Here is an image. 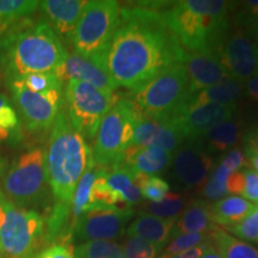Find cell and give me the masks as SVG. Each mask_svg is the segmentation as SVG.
Listing matches in <instances>:
<instances>
[{
	"mask_svg": "<svg viewBox=\"0 0 258 258\" xmlns=\"http://www.w3.org/2000/svg\"><path fill=\"white\" fill-rule=\"evenodd\" d=\"M92 163V150L62 109L51 127L44 151L48 184L55 205L71 208L77 184Z\"/></svg>",
	"mask_w": 258,
	"mask_h": 258,
	"instance_id": "3",
	"label": "cell"
},
{
	"mask_svg": "<svg viewBox=\"0 0 258 258\" xmlns=\"http://www.w3.org/2000/svg\"><path fill=\"white\" fill-rule=\"evenodd\" d=\"M252 36L258 43V22L256 24L252 25Z\"/></svg>",
	"mask_w": 258,
	"mask_h": 258,
	"instance_id": "49",
	"label": "cell"
},
{
	"mask_svg": "<svg viewBox=\"0 0 258 258\" xmlns=\"http://www.w3.org/2000/svg\"><path fill=\"white\" fill-rule=\"evenodd\" d=\"M237 114V104L207 103L202 105H189L178 115L173 116L182 128L185 139L198 140L209 129L222 122L232 120Z\"/></svg>",
	"mask_w": 258,
	"mask_h": 258,
	"instance_id": "15",
	"label": "cell"
},
{
	"mask_svg": "<svg viewBox=\"0 0 258 258\" xmlns=\"http://www.w3.org/2000/svg\"><path fill=\"white\" fill-rule=\"evenodd\" d=\"M55 74L62 84L79 80L108 93H114L118 88L106 71L105 57H85L74 50L67 54Z\"/></svg>",
	"mask_w": 258,
	"mask_h": 258,
	"instance_id": "14",
	"label": "cell"
},
{
	"mask_svg": "<svg viewBox=\"0 0 258 258\" xmlns=\"http://www.w3.org/2000/svg\"><path fill=\"white\" fill-rule=\"evenodd\" d=\"M48 186L44 150L34 147L12 161L4 173L2 192L16 206L29 209L44 199Z\"/></svg>",
	"mask_w": 258,
	"mask_h": 258,
	"instance_id": "9",
	"label": "cell"
},
{
	"mask_svg": "<svg viewBox=\"0 0 258 258\" xmlns=\"http://www.w3.org/2000/svg\"><path fill=\"white\" fill-rule=\"evenodd\" d=\"M99 173V167L92 163L89 166V169L85 171L79 183L77 184V188L74 190L72 202H71V225L73 227L78 219L82 217L84 213L93 209L91 201V189L93 183Z\"/></svg>",
	"mask_w": 258,
	"mask_h": 258,
	"instance_id": "27",
	"label": "cell"
},
{
	"mask_svg": "<svg viewBox=\"0 0 258 258\" xmlns=\"http://www.w3.org/2000/svg\"><path fill=\"white\" fill-rule=\"evenodd\" d=\"M76 258H124L123 247L112 240H91L74 249Z\"/></svg>",
	"mask_w": 258,
	"mask_h": 258,
	"instance_id": "30",
	"label": "cell"
},
{
	"mask_svg": "<svg viewBox=\"0 0 258 258\" xmlns=\"http://www.w3.org/2000/svg\"><path fill=\"white\" fill-rule=\"evenodd\" d=\"M62 41L44 21L0 38V67L6 80L32 73H55L67 56Z\"/></svg>",
	"mask_w": 258,
	"mask_h": 258,
	"instance_id": "2",
	"label": "cell"
},
{
	"mask_svg": "<svg viewBox=\"0 0 258 258\" xmlns=\"http://www.w3.org/2000/svg\"><path fill=\"white\" fill-rule=\"evenodd\" d=\"M209 239L222 258H258L256 247L233 237L219 226H214L209 232Z\"/></svg>",
	"mask_w": 258,
	"mask_h": 258,
	"instance_id": "25",
	"label": "cell"
},
{
	"mask_svg": "<svg viewBox=\"0 0 258 258\" xmlns=\"http://www.w3.org/2000/svg\"><path fill=\"white\" fill-rule=\"evenodd\" d=\"M244 188L241 196L251 203L258 205V175L250 167H244Z\"/></svg>",
	"mask_w": 258,
	"mask_h": 258,
	"instance_id": "38",
	"label": "cell"
},
{
	"mask_svg": "<svg viewBox=\"0 0 258 258\" xmlns=\"http://www.w3.org/2000/svg\"><path fill=\"white\" fill-rule=\"evenodd\" d=\"M182 64L188 76L191 96L230 78L214 53L185 51Z\"/></svg>",
	"mask_w": 258,
	"mask_h": 258,
	"instance_id": "17",
	"label": "cell"
},
{
	"mask_svg": "<svg viewBox=\"0 0 258 258\" xmlns=\"http://www.w3.org/2000/svg\"><path fill=\"white\" fill-rule=\"evenodd\" d=\"M120 4L115 0L86 3L73 35L74 51L85 57H105L120 24Z\"/></svg>",
	"mask_w": 258,
	"mask_h": 258,
	"instance_id": "6",
	"label": "cell"
},
{
	"mask_svg": "<svg viewBox=\"0 0 258 258\" xmlns=\"http://www.w3.org/2000/svg\"><path fill=\"white\" fill-rule=\"evenodd\" d=\"M201 140L212 152H225L234 147L240 139V125L237 121L228 120L209 129L202 135Z\"/></svg>",
	"mask_w": 258,
	"mask_h": 258,
	"instance_id": "28",
	"label": "cell"
},
{
	"mask_svg": "<svg viewBox=\"0 0 258 258\" xmlns=\"http://www.w3.org/2000/svg\"><path fill=\"white\" fill-rule=\"evenodd\" d=\"M172 161L177 180L188 189L205 184L213 169L211 156L195 140L180 146Z\"/></svg>",
	"mask_w": 258,
	"mask_h": 258,
	"instance_id": "16",
	"label": "cell"
},
{
	"mask_svg": "<svg viewBox=\"0 0 258 258\" xmlns=\"http://www.w3.org/2000/svg\"><path fill=\"white\" fill-rule=\"evenodd\" d=\"M123 252L124 258H158L161 249L140 238H128Z\"/></svg>",
	"mask_w": 258,
	"mask_h": 258,
	"instance_id": "36",
	"label": "cell"
},
{
	"mask_svg": "<svg viewBox=\"0 0 258 258\" xmlns=\"http://www.w3.org/2000/svg\"><path fill=\"white\" fill-rule=\"evenodd\" d=\"M35 258H76V253L72 244L70 241H63L50 244L41 250Z\"/></svg>",
	"mask_w": 258,
	"mask_h": 258,
	"instance_id": "37",
	"label": "cell"
},
{
	"mask_svg": "<svg viewBox=\"0 0 258 258\" xmlns=\"http://www.w3.org/2000/svg\"><path fill=\"white\" fill-rule=\"evenodd\" d=\"M184 53L159 12L123 8L105 53V67L116 85L135 92L161 71L182 62Z\"/></svg>",
	"mask_w": 258,
	"mask_h": 258,
	"instance_id": "1",
	"label": "cell"
},
{
	"mask_svg": "<svg viewBox=\"0 0 258 258\" xmlns=\"http://www.w3.org/2000/svg\"><path fill=\"white\" fill-rule=\"evenodd\" d=\"M201 194L208 201H219V200L224 199L226 195H228V191L226 183L219 182L212 176H208L206 183L202 185Z\"/></svg>",
	"mask_w": 258,
	"mask_h": 258,
	"instance_id": "39",
	"label": "cell"
},
{
	"mask_svg": "<svg viewBox=\"0 0 258 258\" xmlns=\"http://www.w3.org/2000/svg\"><path fill=\"white\" fill-rule=\"evenodd\" d=\"M200 258H222L220 254H219V252L217 250L214 249V247L212 246V244L209 245V246L206 249L205 252H203V254Z\"/></svg>",
	"mask_w": 258,
	"mask_h": 258,
	"instance_id": "47",
	"label": "cell"
},
{
	"mask_svg": "<svg viewBox=\"0 0 258 258\" xmlns=\"http://www.w3.org/2000/svg\"><path fill=\"white\" fill-rule=\"evenodd\" d=\"M207 243H211L209 233H184L175 235L167 241L165 249L161 250L158 258H171L192 247Z\"/></svg>",
	"mask_w": 258,
	"mask_h": 258,
	"instance_id": "32",
	"label": "cell"
},
{
	"mask_svg": "<svg viewBox=\"0 0 258 258\" xmlns=\"http://www.w3.org/2000/svg\"><path fill=\"white\" fill-rule=\"evenodd\" d=\"M219 164L232 173L235 172V171L244 169V166L250 167L249 163L246 160V157H245V153L240 148H233V150H231L226 156L222 157V159L219 161Z\"/></svg>",
	"mask_w": 258,
	"mask_h": 258,
	"instance_id": "40",
	"label": "cell"
},
{
	"mask_svg": "<svg viewBox=\"0 0 258 258\" xmlns=\"http://www.w3.org/2000/svg\"><path fill=\"white\" fill-rule=\"evenodd\" d=\"M14 79L21 82L25 88L35 92H47L51 90L62 89V83L60 82L55 73H32Z\"/></svg>",
	"mask_w": 258,
	"mask_h": 258,
	"instance_id": "34",
	"label": "cell"
},
{
	"mask_svg": "<svg viewBox=\"0 0 258 258\" xmlns=\"http://www.w3.org/2000/svg\"><path fill=\"white\" fill-rule=\"evenodd\" d=\"M241 91H243V83L230 77L217 85H213L194 95L189 105H202L207 103L235 104Z\"/></svg>",
	"mask_w": 258,
	"mask_h": 258,
	"instance_id": "26",
	"label": "cell"
},
{
	"mask_svg": "<svg viewBox=\"0 0 258 258\" xmlns=\"http://www.w3.org/2000/svg\"><path fill=\"white\" fill-rule=\"evenodd\" d=\"M256 56H257V72H258V46L256 48Z\"/></svg>",
	"mask_w": 258,
	"mask_h": 258,
	"instance_id": "51",
	"label": "cell"
},
{
	"mask_svg": "<svg viewBox=\"0 0 258 258\" xmlns=\"http://www.w3.org/2000/svg\"><path fill=\"white\" fill-rule=\"evenodd\" d=\"M254 24H256V23H254Z\"/></svg>",
	"mask_w": 258,
	"mask_h": 258,
	"instance_id": "53",
	"label": "cell"
},
{
	"mask_svg": "<svg viewBox=\"0 0 258 258\" xmlns=\"http://www.w3.org/2000/svg\"><path fill=\"white\" fill-rule=\"evenodd\" d=\"M245 147L251 148L258 153V128H254L245 137Z\"/></svg>",
	"mask_w": 258,
	"mask_h": 258,
	"instance_id": "45",
	"label": "cell"
},
{
	"mask_svg": "<svg viewBox=\"0 0 258 258\" xmlns=\"http://www.w3.org/2000/svg\"><path fill=\"white\" fill-rule=\"evenodd\" d=\"M5 196H4V194L2 192V190H0V207H2V205H3V202L5 201Z\"/></svg>",
	"mask_w": 258,
	"mask_h": 258,
	"instance_id": "50",
	"label": "cell"
},
{
	"mask_svg": "<svg viewBox=\"0 0 258 258\" xmlns=\"http://www.w3.org/2000/svg\"><path fill=\"white\" fill-rule=\"evenodd\" d=\"M257 46L243 30L225 38L217 55L226 73L239 82L250 79L257 72Z\"/></svg>",
	"mask_w": 258,
	"mask_h": 258,
	"instance_id": "13",
	"label": "cell"
},
{
	"mask_svg": "<svg viewBox=\"0 0 258 258\" xmlns=\"http://www.w3.org/2000/svg\"><path fill=\"white\" fill-rule=\"evenodd\" d=\"M176 219H160L150 214H141L129 225L125 233L129 238H140L164 249V245L172 237Z\"/></svg>",
	"mask_w": 258,
	"mask_h": 258,
	"instance_id": "21",
	"label": "cell"
},
{
	"mask_svg": "<svg viewBox=\"0 0 258 258\" xmlns=\"http://www.w3.org/2000/svg\"><path fill=\"white\" fill-rule=\"evenodd\" d=\"M5 170H6V160L0 156V177L4 176Z\"/></svg>",
	"mask_w": 258,
	"mask_h": 258,
	"instance_id": "48",
	"label": "cell"
},
{
	"mask_svg": "<svg viewBox=\"0 0 258 258\" xmlns=\"http://www.w3.org/2000/svg\"><path fill=\"white\" fill-rule=\"evenodd\" d=\"M22 138V118L9 97L0 93V143L18 144Z\"/></svg>",
	"mask_w": 258,
	"mask_h": 258,
	"instance_id": "29",
	"label": "cell"
},
{
	"mask_svg": "<svg viewBox=\"0 0 258 258\" xmlns=\"http://www.w3.org/2000/svg\"><path fill=\"white\" fill-rule=\"evenodd\" d=\"M230 3L182 0L161 14L169 30L188 51L217 54L227 37Z\"/></svg>",
	"mask_w": 258,
	"mask_h": 258,
	"instance_id": "4",
	"label": "cell"
},
{
	"mask_svg": "<svg viewBox=\"0 0 258 258\" xmlns=\"http://www.w3.org/2000/svg\"><path fill=\"white\" fill-rule=\"evenodd\" d=\"M240 239L258 243V205L238 224L226 228Z\"/></svg>",
	"mask_w": 258,
	"mask_h": 258,
	"instance_id": "35",
	"label": "cell"
},
{
	"mask_svg": "<svg viewBox=\"0 0 258 258\" xmlns=\"http://www.w3.org/2000/svg\"><path fill=\"white\" fill-rule=\"evenodd\" d=\"M256 205L240 196H226V198L211 203V219L214 225L227 228L240 222Z\"/></svg>",
	"mask_w": 258,
	"mask_h": 258,
	"instance_id": "24",
	"label": "cell"
},
{
	"mask_svg": "<svg viewBox=\"0 0 258 258\" xmlns=\"http://www.w3.org/2000/svg\"><path fill=\"white\" fill-rule=\"evenodd\" d=\"M173 160V153L166 152L158 147H128L121 163L144 175L157 176L170 166Z\"/></svg>",
	"mask_w": 258,
	"mask_h": 258,
	"instance_id": "20",
	"label": "cell"
},
{
	"mask_svg": "<svg viewBox=\"0 0 258 258\" xmlns=\"http://www.w3.org/2000/svg\"><path fill=\"white\" fill-rule=\"evenodd\" d=\"M37 0H0V38L31 24Z\"/></svg>",
	"mask_w": 258,
	"mask_h": 258,
	"instance_id": "22",
	"label": "cell"
},
{
	"mask_svg": "<svg viewBox=\"0 0 258 258\" xmlns=\"http://www.w3.org/2000/svg\"><path fill=\"white\" fill-rule=\"evenodd\" d=\"M116 93H108L79 80L66 83L63 101L71 123L84 139H95L106 112L117 102Z\"/></svg>",
	"mask_w": 258,
	"mask_h": 258,
	"instance_id": "10",
	"label": "cell"
},
{
	"mask_svg": "<svg viewBox=\"0 0 258 258\" xmlns=\"http://www.w3.org/2000/svg\"><path fill=\"white\" fill-rule=\"evenodd\" d=\"M209 245H211V243L199 245V246L192 247V249L184 251V252H182V253L176 254V256H173L171 258H200L203 254V252H205L206 249L209 246Z\"/></svg>",
	"mask_w": 258,
	"mask_h": 258,
	"instance_id": "43",
	"label": "cell"
},
{
	"mask_svg": "<svg viewBox=\"0 0 258 258\" xmlns=\"http://www.w3.org/2000/svg\"><path fill=\"white\" fill-rule=\"evenodd\" d=\"M244 153H245V157H246L247 163H249V166L252 167L254 172L258 175V153L247 147H245Z\"/></svg>",
	"mask_w": 258,
	"mask_h": 258,
	"instance_id": "46",
	"label": "cell"
},
{
	"mask_svg": "<svg viewBox=\"0 0 258 258\" xmlns=\"http://www.w3.org/2000/svg\"><path fill=\"white\" fill-rule=\"evenodd\" d=\"M226 186H227V191L232 196L241 195L244 188V175L243 170L235 171L232 175L228 177L227 182H226Z\"/></svg>",
	"mask_w": 258,
	"mask_h": 258,
	"instance_id": "42",
	"label": "cell"
},
{
	"mask_svg": "<svg viewBox=\"0 0 258 258\" xmlns=\"http://www.w3.org/2000/svg\"><path fill=\"white\" fill-rule=\"evenodd\" d=\"M138 178L139 172L123 164L106 170L105 182L111 192L115 207L132 208L141 202L143 195Z\"/></svg>",
	"mask_w": 258,
	"mask_h": 258,
	"instance_id": "19",
	"label": "cell"
},
{
	"mask_svg": "<svg viewBox=\"0 0 258 258\" xmlns=\"http://www.w3.org/2000/svg\"><path fill=\"white\" fill-rule=\"evenodd\" d=\"M43 218L5 199L0 207V246L4 258H32L44 239Z\"/></svg>",
	"mask_w": 258,
	"mask_h": 258,
	"instance_id": "8",
	"label": "cell"
},
{
	"mask_svg": "<svg viewBox=\"0 0 258 258\" xmlns=\"http://www.w3.org/2000/svg\"><path fill=\"white\" fill-rule=\"evenodd\" d=\"M185 208V200L178 194H167L166 198L160 202H146L141 206L144 214L166 219H177L180 212Z\"/></svg>",
	"mask_w": 258,
	"mask_h": 258,
	"instance_id": "31",
	"label": "cell"
},
{
	"mask_svg": "<svg viewBox=\"0 0 258 258\" xmlns=\"http://www.w3.org/2000/svg\"><path fill=\"white\" fill-rule=\"evenodd\" d=\"M139 188L141 190V195L148 202H160L166 198L169 194L170 185L165 179L159 176H150L139 173Z\"/></svg>",
	"mask_w": 258,
	"mask_h": 258,
	"instance_id": "33",
	"label": "cell"
},
{
	"mask_svg": "<svg viewBox=\"0 0 258 258\" xmlns=\"http://www.w3.org/2000/svg\"><path fill=\"white\" fill-rule=\"evenodd\" d=\"M241 23H249L253 25L258 22V0L243 3V12L239 14Z\"/></svg>",
	"mask_w": 258,
	"mask_h": 258,
	"instance_id": "41",
	"label": "cell"
},
{
	"mask_svg": "<svg viewBox=\"0 0 258 258\" xmlns=\"http://www.w3.org/2000/svg\"><path fill=\"white\" fill-rule=\"evenodd\" d=\"M134 103L118 98L99 124L92 150L93 163L102 169H111L121 163L132 145L135 121Z\"/></svg>",
	"mask_w": 258,
	"mask_h": 258,
	"instance_id": "7",
	"label": "cell"
},
{
	"mask_svg": "<svg viewBox=\"0 0 258 258\" xmlns=\"http://www.w3.org/2000/svg\"><path fill=\"white\" fill-rule=\"evenodd\" d=\"M85 0H44L40 8L44 22L53 29L62 43H72L74 31L86 5Z\"/></svg>",
	"mask_w": 258,
	"mask_h": 258,
	"instance_id": "18",
	"label": "cell"
},
{
	"mask_svg": "<svg viewBox=\"0 0 258 258\" xmlns=\"http://www.w3.org/2000/svg\"><path fill=\"white\" fill-rule=\"evenodd\" d=\"M6 83L28 131L42 132L53 127L62 110V89L35 92L16 79Z\"/></svg>",
	"mask_w": 258,
	"mask_h": 258,
	"instance_id": "11",
	"label": "cell"
},
{
	"mask_svg": "<svg viewBox=\"0 0 258 258\" xmlns=\"http://www.w3.org/2000/svg\"><path fill=\"white\" fill-rule=\"evenodd\" d=\"M211 203L203 200H194L184 208L180 219L176 221L172 237L184 233H209L213 227L211 219ZM171 237V238H172Z\"/></svg>",
	"mask_w": 258,
	"mask_h": 258,
	"instance_id": "23",
	"label": "cell"
},
{
	"mask_svg": "<svg viewBox=\"0 0 258 258\" xmlns=\"http://www.w3.org/2000/svg\"><path fill=\"white\" fill-rule=\"evenodd\" d=\"M0 258H4V254H3V250H2V246H0Z\"/></svg>",
	"mask_w": 258,
	"mask_h": 258,
	"instance_id": "52",
	"label": "cell"
},
{
	"mask_svg": "<svg viewBox=\"0 0 258 258\" xmlns=\"http://www.w3.org/2000/svg\"><path fill=\"white\" fill-rule=\"evenodd\" d=\"M134 93V105L154 118L173 117L189 105L192 96L182 62L167 67Z\"/></svg>",
	"mask_w": 258,
	"mask_h": 258,
	"instance_id": "5",
	"label": "cell"
},
{
	"mask_svg": "<svg viewBox=\"0 0 258 258\" xmlns=\"http://www.w3.org/2000/svg\"><path fill=\"white\" fill-rule=\"evenodd\" d=\"M132 208L96 207L84 213L73 227L72 237L80 244L91 240H112L125 232L133 217Z\"/></svg>",
	"mask_w": 258,
	"mask_h": 258,
	"instance_id": "12",
	"label": "cell"
},
{
	"mask_svg": "<svg viewBox=\"0 0 258 258\" xmlns=\"http://www.w3.org/2000/svg\"><path fill=\"white\" fill-rule=\"evenodd\" d=\"M245 91L251 99L258 102V72L254 73L250 79H247Z\"/></svg>",
	"mask_w": 258,
	"mask_h": 258,
	"instance_id": "44",
	"label": "cell"
}]
</instances>
